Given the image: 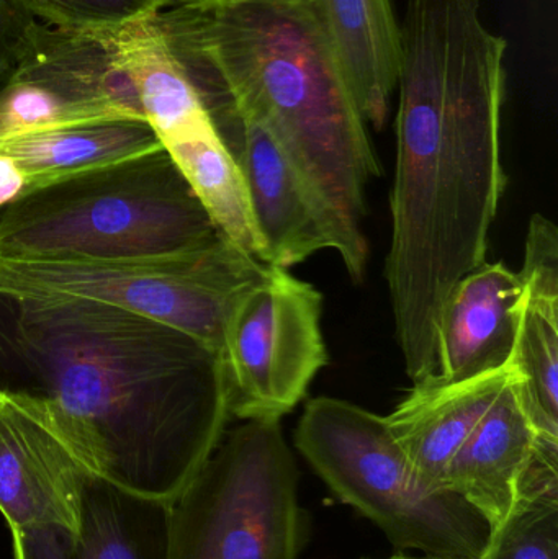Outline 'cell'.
I'll return each mask as SVG.
<instances>
[{
  "label": "cell",
  "instance_id": "4fadbf2b",
  "mask_svg": "<svg viewBox=\"0 0 558 559\" xmlns=\"http://www.w3.org/2000/svg\"><path fill=\"white\" fill-rule=\"evenodd\" d=\"M520 374L510 364L455 383L429 374L413 384L405 400L385 419L422 485L436 491L448 489L446 478L452 459L498 394Z\"/></svg>",
  "mask_w": 558,
  "mask_h": 559
},
{
  "label": "cell",
  "instance_id": "9c48e42d",
  "mask_svg": "<svg viewBox=\"0 0 558 559\" xmlns=\"http://www.w3.org/2000/svg\"><path fill=\"white\" fill-rule=\"evenodd\" d=\"M216 131L245 177L265 264L288 271L331 249L360 282L369 259L360 223L337 209L256 118L235 114Z\"/></svg>",
  "mask_w": 558,
  "mask_h": 559
},
{
  "label": "cell",
  "instance_id": "8fae6325",
  "mask_svg": "<svg viewBox=\"0 0 558 559\" xmlns=\"http://www.w3.org/2000/svg\"><path fill=\"white\" fill-rule=\"evenodd\" d=\"M88 476L46 424L0 393V514L10 535L58 528L75 537Z\"/></svg>",
  "mask_w": 558,
  "mask_h": 559
},
{
  "label": "cell",
  "instance_id": "484cf974",
  "mask_svg": "<svg viewBox=\"0 0 558 559\" xmlns=\"http://www.w3.org/2000/svg\"><path fill=\"white\" fill-rule=\"evenodd\" d=\"M387 559H432V558H413V557H406V555H395V557L387 558Z\"/></svg>",
  "mask_w": 558,
  "mask_h": 559
},
{
  "label": "cell",
  "instance_id": "d6986e66",
  "mask_svg": "<svg viewBox=\"0 0 558 559\" xmlns=\"http://www.w3.org/2000/svg\"><path fill=\"white\" fill-rule=\"evenodd\" d=\"M203 209L225 238L265 264L245 177L212 118L163 141ZM268 265V264H265Z\"/></svg>",
  "mask_w": 558,
  "mask_h": 559
},
{
  "label": "cell",
  "instance_id": "e0dca14e",
  "mask_svg": "<svg viewBox=\"0 0 558 559\" xmlns=\"http://www.w3.org/2000/svg\"><path fill=\"white\" fill-rule=\"evenodd\" d=\"M367 124L385 127L399 82L402 28L392 0H310Z\"/></svg>",
  "mask_w": 558,
  "mask_h": 559
},
{
  "label": "cell",
  "instance_id": "d4e9b609",
  "mask_svg": "<svg viewBox=\"0 0 558 559\" xmlns=\"http://www.w3.org/2000/svg\"><path fill=\"white\" fill-rule=\"evenodd\" d=\"M164 10L180 9V7L205 5V3L218 2V0H163Z\"/></svg>",
  "mask_w": 558,
  "mask_h": 559
},
{
  "label": "cell",
  "instance_id": "603a6c76",
  "mask_svg": "<svg viewBox=\"0 0 558 559\" xmlns=\"http://www.w3.org/2000/svg\"><path fill=\"white\" fill-rule=\"evenodd\" d=\"M43 25L16 0H0V87L28 55Z\"/></svg>",
  "mask_w": 558,
  "mask_h": 559
},
{
  "label": "cell",
  "instance_id": "5bb4252c",
  "mask_svg": "<svg viewBox=\"0 0 558 559\" xmlns=\"http://www.w3.org/2000/svg\"><path fill=\"white\" fill-rule=\"evenodd\" d=\"M169 504L88 476L78 535L33 528L12 538L13 559H167Z\"/></svg>",
  "mask_w": 558,
  "mask_h": 559
},
{
  "label": "cell",
  "instance_id": "2e32d148",
  "mask_svg": "<svg viewBox=\"0 0 558 559\" xmlns=\"http://www.w3.org/2000/svg\"><path fill=\"white\" fill-rule=\"evenodd\" d=\"M520 377L504 386L452 459L446 486L484 515L491 528L510 514L533 460L537 437L520 396Z\"/></svg>",
  "mask_w": 558,
  "mask_h": 559
},
{
  "label": "cell",
  "instance_id": "9a60e30c",
  "mask_svg": "<svg viewBox=\"0 0 558 559\" xmlns=\"http://www.w3.org/2000/svg\"><path fill=\"white\" fill-rule=\"evenodd\" d=\"M523 295L511 364L537 437L558 442V229L533 215L520 271Z\"/></svg>",
  "mask_w": 558,
  "mask_h": 559
},
{
  "label": "cell",
  "instance_id": "ba28073f",
  "mask_svg": "<svg viewBox=\"0 0 558 559\" xmlns=\"http://www.w3.org/2000/svg\"><path fill=\"white\" fill-rule=\"evenodd\" d=\"M321 316L323 295L285 269L239 299L219 354L231 419L282 420L300 404L328 364Z\"/></svg>",
  "mask_w": 558,
  "mask_h": 559
},
{
  "label": "cell",
  "instance_id": "6da1fadb",
  "mask_svg": "<svg viewBox=\"0 0 558 559\" xmlns=\"http://www.w3.org/2000/svg\"><path fill=\"white\" fill-rule=\"evenodd\" d=\"M0 393L46 424L88 475L166 504L231 419L215 350L91 299L0 295Z\"/></svg>",
  "mask_w": 558,
  "mask_h": 559
},
{
  "label": "cell",
  "instance_id": "cb8c5ba5",
  "mask_svg": "<svg viewBox=\"0 0 558 559\" xmlns=\"http://www.w3.org/2000/svg\"><path fill=\"white\" fill-rule=\"evenodd\" d=\"M25 193V179L16 164L0 154V210Z\"/></svg>",
  "mask_w": 558,
  "mask_h": 559
},
{
  "label": "cell",
  "instance_id": "5b68a950",
  "mask_svg": "<svg viewBox=\"0 0 558 559\" xmlns=\"http://www.w3.org/2000/svg\"><path fill=\"white\" fill-rule=\"evenodd\" d=\"M295 447L344 504L366 515L393 547L432 559H480L491 527L449 489L419 483L383 416L349 401L310 400Z\"/></svg>",
  "mask_w": 558,
  "mask_h": 559
},
{
  "label": "cell",
  "instance_id": "7c38bea8",
  "mask_svg": "<svg viewBox=\"0 0 558 559\" xmlns=\"http://www.w3.org/2000/svg\"><path fill=\"white\" fill-rule=\"evenodd\" d=\"M523 295L520 272L485 261L449 293L436 332L439 380H471L511 364Z\"/></svg>",
  "mask_w": 558,
  "mask_h": 559
},
{
  "label": "cell",
  "instance_id": "7a4b0ae2",
  "mask_svg": "<svg viewBox=\"0 0 558 559\" xmlns=\"http://www.w3.org/2000/svg\"><path fill=\"white\" fill-rule=\"evenodd\" d=\"M392 241L385 277L413 383L436 371V332L455 283L487 261L507 187L501 110L508 43L482 0H406Z\"/></svg>",
  "mask_w": 558,
  "mask_h": 559
},
{
  "label": "cell",
  "instance_id": "ac0fdd59",
  "mask_svg": "<svg viewBox=\"0 0 558 559\" xmlns=\"http://www.w3.org/2000/svg\"><path fill=\"white\" fill-rule=\"evenodd\" d=\"M161 147L153 128L133 118L71 124L0 141V154L23 174L25 193Z\"/></svg>",
  "mask_w": 558,
  "mask_h": 559
},
{
  "label": "cell",
  "instance_id": "277c9868",
  "mask_svg": "<svg viewBox=\"0 0 558 559\" xmlns=\"http://www.w3.org/2000/svg\"><path fill=\"white\" fill-rule=\"evenodd\" d=\"M222 236L164 147L23 193L0 210V258H161Z\"/></svg>",
  "mask_w": 558,
  "mask_h": 559
},
{
  "label": "cell",
  "instance_id": "8992f818",
  "mask_svg": "<svg viewBox=\"0 0 558 559\" xmlns=\"http://www.w3.org/2000/svg\"><path fill=\"white\" fill-rule=\"evenodd\" d=\"M307 518L281 420L226 430L169 504L167 559H298Z\"/></svg>",
  "mask_w": 558,
  "mask_h": 559
},
{
  "label": "cell",
  "instance_id": "7402d4cb",
  "mask_svg": "<svg viewBox=\"0 0 558 559\" xmlns=\"http://www.w3.org/2000/svg\"><path fill=\"white\" fill-rule=\"evenodd\" d=\"M29 15L52 28L102 33L151 19L163 0H16Z\"/></svg>",
  "mask_w": 558,
  "mask_h": 559
},
{
  "label": "cell",
  "instance_id": "52a82bcc",
  "mask_svg": "<svg viewBox=\"0 0 558 559\" xmlns=\"http://www.w3.org/2000/svg\"><path fill=\"white\" fill-rule=\"evenodd\" d=\"M269 269L222 236L161 258H0V295L107 302L173 325L219 355L236 305Z\"/></svg>",
  "mask_w": 558,
  "mask_h": 559
},
{
  "label": "cell",
  "instance_id": "ffe728a7",
  "mask_svg": "<svg viewBox=\"0 0 558 559\" xmlns=\"http://www.w3.org/2000/svg\"><path fill=\"white\" fill-rule=\"evenodd\" d=\"M156 16V15H154ZM154 16L108 32L115 51L161 143L210 120L199 92L170 52Z\"/></svg>",
  "mask_w": 558,
  "mask_h": 559
},
{
  "label": "cell",
  "instance_id": "30bf717a",
  "mask_svg": "<svg viewBox=\"0 0 558 559\" xmlns=\"http://www.w3.org/2000/svg\"><path fill=\"white\" fill-rule=\"evenodd\" d=\"M118 118L146 121L108 32L43 25L0 87V141Z\"/></svg>",
  "mask_w": 558,
  "mask_h": 559
},
{
  "label": "cell",
  "instance_id": "3957f363",
  "mask_svg": "<svg viewBox=\"0 0 558 559\" xmlns=\"http://www.w3.org/2000/svg\"><path fill=\"white\" fill-rule=\"evenodd\" d=\"M154 22L215 127L256 118L360 223L367 183L382 169L310 0H218Z\"/></svg>",
  "mask_w": 558,
  "mask_h": 559
},
{
  "label": "cell",
  "instance_id": "44dd1931",
  "mask_svg": "<svg viewBox=\"0 0 558 559\" xmlns=\"http://www.w3.org/2000/svg\"><path fill=\"white\" fill-rule=\"evenodd\" d=\"M480 559H558V442L537 440L513 508Z\"/></svg>",
  "mask_w": 558,
  "mask_h": 559
}]
</instances>
